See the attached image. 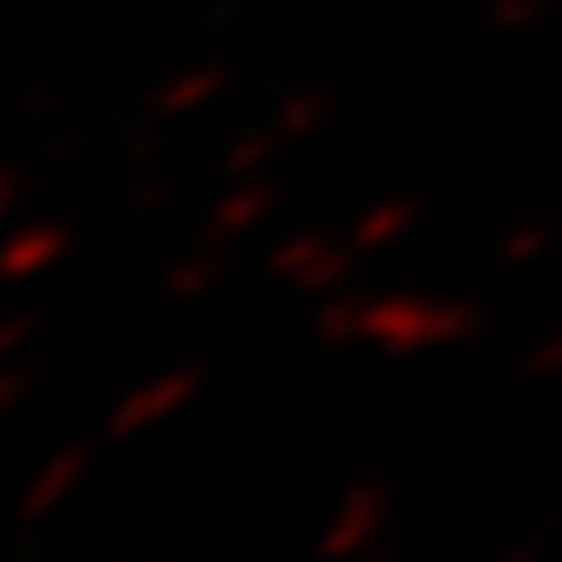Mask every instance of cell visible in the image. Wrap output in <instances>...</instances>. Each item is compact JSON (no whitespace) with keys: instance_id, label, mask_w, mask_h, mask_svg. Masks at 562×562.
<instances>
[{"instance_id":"cell-1","label":"cell","mask_w":562,"mask_h":562,"mask_svg":"<svg viewBox=\"0 0 562 562\" xmlns=\"http://www.w3.org/2000/svg\"><path fill=\"white\" fill-rule=\"evenodd\" d=\"M476 334L471 304L425 299V293H391V299H362V339L391 345V350H419V345H448Z\"/></svg>"},{"instance_id":"cell-2","label":"cell","mask_w":562,"mask_h":562,"mask_svg":"<svg viewBox=\"0 0 562 562\" xmlns=\"http://www.w3.org/2000/svg\"><path fill=\"white\" fill-rule=\"evenodd\" d=\"M350 265H356V247H339L327 236H293L288 247L270 252V270L281 281H293V288H304V293H334L350 276Z\"/></svg>"},{"instance_id":"cell-3","label":"cell","mask_w":562,"mask_h":562,"mask_svg":"<svg viewBox=\"0 0 562 562\" xmlns=\"http://www.w3.org/2000/svg\"><path fill=\"white\" fill-rule=\"evenodd\" d=\"M385 510H391L385 482H356L350 499H345V510H339V522L322 533V551H327V557H350V551H362V546L373 540V528L385 522Z\"/></svg>"},{"instance_id":"cell-4","label":"cell","mask_w":562,"mask_h":562,"mask_svg":"<svg viewBox=\"0 0 562 562\" xmlns=\"http://www.w3.org/2000/svg\"><path fill=\"white\" fill-rule=\"evenodd\" d=\"M414 218H419V207L407 195H396V201H385V207H373L362 224H356V252H373V247H385V241H396L402 229H414Z\"/></svg>"},{"instance_id":"cell-5","label":"cell","mask_w":562,"mask_h":562,"mask_svg":"<svg viewBox=\"0 0 562 562\" xmlns=\"http://www.w3.org/2000/svg\"><path fill=\"white\" fill-rule=\"evenodd\" d=\"M322 121H327V92H299L293 104L281 110L276 133H281V138H304V133H316Z\"/></svg>"},{"instance_id":"cell-6","label":"cell","mask_w":562,"mask_h":562,"mask_svg":"<svg viewBox=\"0 0 562 562\" xmlns=\"http://www.w3.org/2000/svg\"><path fill=\"white\" fill-rule=\"evenodd\" d=\"M316 334H322L327 345L362 339V299H339V304H327L322 322H316Z\"/></svg>"},{"instance_id":"cell-7","label":"cell","mask_w":562,"mask_h":562,"mask_svg":"<svg viewBox=\"0 0 562 562\" xmlns=\"http://www.w3.org/2000/svg\"><path fill=\"white\" fill-rule=\"evenodd\" d=\"M546 247H551V224H528V229H517V236L499 247V259L505 265H533Z\"/></svg>"},{"instance_id":"cell-8","label":"cell","mask_w":562,"mask_h":562,"mask_svg":"<svg viewBox=\"0 0 562 562\" xmlns=\"http://www.w3.org/2000/svg\"><path fill=\"white\" fill-rule=\"evenodd\" d=\"M546 18V0H494V30H533Z\"/></svg>"},{"instance_id":"cell-9","label":"cell","mask_w":562,"mask_h":562,"mask_svg":"<svg viewBox=\"0 0 562 562\" xmlns=\"http://www.w3.org/2000/svg\"><path fill=\"white\" fill-rule=\"evenodd\" d=\"M265 207H276V190H247V195H241V201H236V207H229V213H218V224L241 229V224H252V218H259Z\"/></svg>"},{"instance_id":"cell-10","label":"cell","mask_w":562,"mask_h":562,"mask_svg":"<svg viewBox=\"0 0 562 562\" xmlns=\"http://www.w3.org/2000/svg\"><path fill=\"white\" fill-rule=\"evenodd\" d=\"M522 368H528L533 379H557V373H562V334H557V339H546V345H533Z\"/></svg>"},{"instance_id":"cell-11","label":"cell","mask_w":562,"mask_h":562,"mask_svg":"<svg viewBox=\"0 0 562 562\" xmlns=\"http://www.w3.org/2000/svg\"><path fill=\"white\" fill-rule=\"evenodd\" d=\"M276 144H281V133H265V138H247V144H241V156L229 161V167H236V172H247V167H259L265 156H276Z\"/></svg>"}]
</instances>
